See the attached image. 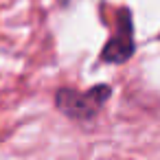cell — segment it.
<instances>
[{
    "label": "cell",
    "instance_id": "6da1fadb",
    "mask_svg": "<svg viewBox=\"0 0 160 160\" xmlns=\"http://www.w3.org/2000/svg\"><path fill=\"white\" fill-rule=\"evenodd\" d=\"M110 86H94L86 92L62 88L55 94V105L70 118H92L110 99Z\"/></svg>",
    "mask_w": 160,
    "mask_h": 160
},
{
    "label": "cell",
    "instance_id": "7a4b0ae2",
    "mask_svg": "<svg viewBox=\"0 0 160 160\" xmlns=\"http://www.w3.org/2000/svg\"><path fill=\"white\" fill-rule=\"evenodd\" d=\"M134 55V29H132V16L127 9H121L116 16V33L108 40L103 46L101 59L110 64H123Z\"/></svg>",
    "mask_w": 160,
    "mask_h": 160
}]
</instances>
